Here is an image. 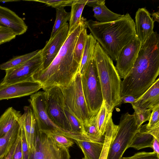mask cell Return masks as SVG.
Returning <instances> with one entry per match:
<instances>
[{"mask_svg": "<svg viewBox=\"0 0 159 159\" xmlns=\"http://www.w3.org/2000/svg\"><path fill=\"white\" fill-rule=\"evenodd\" d=\"M86 19L82 17L80 23L69 33L59 53L46 68L39 70L32 77L39 83L43 89L53 86H68L79 72L80 64L74 55V48L79 34L87 27Z\"/></svg>", "mask_w": 159, "mask_h": 159, "instance_id": "1", "label": "cell"}, {"mask_svg": "<svg viewBox=\"0 0 159 159\" xmlns=\"http://www.w3.org/2000/svg\"><path fill=\"white\" fill-rule=\"evenodd\" d=\"M87 26L112 60L116 61L124 47L137 36L135 23L128 13L117 20L108 22L89 20Z\"/></svg>", "mask_w": 159, "mask_h": 159, "instance_id": "2", "label": "cell"}, {"mask_svg": "<svg viewBox=\"0 0 159 159\" xmlns=\"http://www.w3.org/2000/svg\"><path fill=\"white\" fill-rule=\"evenodd\" d=\"M101 88L103 101L108 111L112 112L121 103V81L113 60L98 42L93 55Z\"/></svg>", "mask_w": 159, "mask_h": 159, "instance_id": "3", "label": "cell"}, {"mask_svg": "<svg viewBox=\"0 0 159 159\" xmlns=\"http://www.w3.org/2000/svg\"><path fill=\"white\" fill-rule=\"evenodd\" d=\"M84 96L92 117L96 116L101 107L103 99L97 69L93 58L81 74Z\"/></svg>", "mask_w": 159, "mask_h": 159, "instance_id": "4", "label": "cell"}, {"mask_svg": "<svg viewBox=\"0 0 159 159\" xmlns=\"http://www.w3.org/2000/svg\"><path fill=\"white\" fill-rule=\"evenodd\" d=\"M118 126L116 136L110 146L107 159H121L140 127L137 125L134 115L128 112L121 115Z\"/></svg>", "mask_w": 159, "mask_h": 159, "instance_id": "5", "label": "cell"}, {"mask_svg": "<svg viewBox=\"0 0 159 159\" xmlns=\"http://www.w3.org/2000/svg\"><path fill=\"white\" fill-rule=\"evenodd\" d=\"M60 88L66 106L83 123L88 120L92 116L83 94L80 72L68 86Z\"/></svg>", "mask_w": 159, "mask_h": 159, "instance_id": "6", "label": "cell"}, {"mask_svg": "<svg viewBox=\"0 0 159 159\" xmlns=\"http://www.w3.org/2000/svg\"><path fill=\"white\" fill-rule=\"evenodd\" d=\"M28 101L39 131L58 134L72 139L75 138L73 134L60 128L51 120L47 110L44 91H38L31 95Z\"/></svg>", "mask_w": 159, "mask_h": 159, "instance_id": "7", "label": "cell"}, {"mask_svg": "<svg viewBox=\"0 0 159 159\" xmlns=\"http://www.w3.org/2000/svg\"><path fill=\"white\" fill-rule=\"evenodd\" d=\"M69 149L60 145L45 133L39 131L36 125L34 147L29 151V159H70Z\"/></svg>", "mask_w": 159, "mask_h": 159, "instance_id": "8", "label": "cell"}, {"mask_svg": "<svg viewBox=\"0 0 159 159\" xmlns=\"http://www.w3.org/2000/svg\"><path fill=\"white\" fill-rule=\"evenodd\" d=\"M43 90L45 93L47 110L51 120L60 128L72 134L65 114L66 104L60 87L53 86Z\"/></svg>", "mask_w": 159, "mask_h": 159, "instance_id": "9", "label": "cell"}, {"mask_svg": "<svg viewBox=\"0 0 159 159\" xmlns=\"http://www.w3.org/2000/svg\"><path fill=\"white\" fill-rule=\"evenodd\" d=\"M45 59V56L42 49L35 56L22 64L5 70V75L0 84H9L31 78L42 69Z\"/></svg>", "mask_w": 159, "mask_h": 159, "instance_id": "10", "label": "cell"}, {"mask_svg": "<svg viewBox=\"0 0 159 159\" xmlns=\"http://www.w3.org/2000/svg\"><path fill=\"white\" fill-rule=\"evenodd\" d=\"M141 46L136 36L125 46L118 54L115 67L120 78L125 79L131 70Z\"/></svg>", "mask_w": 159, "mask_h": 159, "instance_id": "11", "label": "cell"}, {"mask_svg": "<svg viewBox=\"0 0 159 159\" xmlns=\"http://www.w3.org/2000/svg\"><path fill=\"white\" fill-rule=\"evenodd\" d=\"M42 88L41 85L32 77L9 84H0V101L31 95Z\"/></svg>", "mask_w": 159, "mask_h": 159, "instance_id": "12", "label": "cell"}, {"mask_svg": "<svg viewBox=\"0 0 159 159\" xmlns=\"http://www.w3.org/2000/svg\"><path fill=\"white\" fill-rule=\"evenodd\" d=\"M69 30V25L67 23L47 42L43 48L45 59L43 67L40 70L46 68L57 56L66 40Z\"/></svg>", "mask_w": 159, "mask_h": 159, "instance_id": "13", "label": "cell"}, {"mask_svg": "<svg viewBox=\"0 0 159 159\" xmlns=\"http://www.w3.org/2000/svg\"><path fill=\"white\" fill-rule=\"evenodd\" d=\"M145 8H139L136 13L135 27L137 37L142 45L154 32V21Z\"/></svg>", "mask_w": 159, "mask_h": 159, "instance_id": "14", "label": "cell"}, {"mask_svg": "<svg viewBox=\"0 0 159 159\" xmlns=\"http://www.w3.org/2000/svg\"><path fill=\"white\" fill-rule=\"evenodd\" d=\"M0 26L10 28L16 35L25 33L28 27L24 20L14 12L0 6Z\"/></svg>", "mask_w": 159, "mask_h": 159, "instance_id": "15", "label": "cell"}, {"mask_svg": "<svg viewBox=\"0 0 159 159\" xmlns=\"http://www.w3.org/2000/svg\"><path fill=\"white\" fill-rule=\"evenodd\" d=\"M24 112L19 120L25 132L29 151L34 147L35 140L36 121L30 106L24 108Z\"/></svg>", "mask_w": 159, "mask_h": 159, "instance_id": "16", "label": "cell"}, {"mask_svg": "<svg viewBox=\"0 0 159 159\" xmlns=\"http://www.w3.org/2000/svg\"><path fill=\"white\" fill-rule=\"evenodd\" d=\"M136 107L151 110L159 105V79L134 103Z\"/></svg>", "mask_w": 159, "mask_h": 159, "instance_id": "17", "label": "cell"}, {"mask_svg": "<svg viewBox=\"0 0 159 159\" xmlns=\"http://www.w3.org/2000/svg\"><path fill=\"white\" fill-rule=\"evenodd\" d=\"M21 131L19 120L4 136L0 138V158H4L9 152Z\"/></svg>", "mask_w": 159, "mask_h": 159, "instance_id": "18", "label": "cell"}, {"mask_svg": "<svg viewBox=\"0 0 159 159\" xmlns=\"http://www.w3.org/2000/svg\"><path fill=\"white\" fill-rule=\"evenodd\" d=\"M20 112L10 107L7 109L0 117V138L5 135L19 120Z\"/></svg>", "mask_w": 159, "mask_h": 159, "instance_id": "19", "label": "cell"}, {"mask_svg": "<svg viewBox=\"0 0 159 159\" xmlns=\"http://www.w3.org/2000/svg\"><path fill=\"white\" fill-rule=\"evenodd\" d=\"M76 141L84 154L83 159H99L104 141H96L88 140H78Z\"/></svg>", "mask_w": 159, "mask_h": 159, "instance_id": "20", "label": "cell"}, {"mask_svg": "<svg viewBox=\"0 0 159 159\" xmlns=\"http://www.w3.org/2000/svg\"><path fill=\"white\" fill-rule=\"evenodd\" d=\"M118 126L115 125L112 116L107 125L102 149L99 159H107L110 145L116 134Z\"/></svg>", "mask_w": 159, "mask_h": 159, "instance_id": "21", "label": "cell"}, {"mask_svg": "<svg viewBox=\"0 0 159 159\" xmlns=\"http://www.w3.org/2000/svg\"><path fill=\"white\" fill-rule=\"evenodd\" d=\"M97 41L90 33L88 35L80 63L79 72L82 74L90 61L93 58L95 47Z\"/></svg>", "mask_w": 159, "mask_h": 159, "instance_id": "22", "label": "cell"}, {"mask_svg": "<svg viewBox=\"0 0 159 159\" xmlns=\"http://www.w3.org/2000/svg\"><path fill=\"white\" fill-rule=\"evenodd\" d=\"M64 111L71 129V132L82 140H91L84 135L83 122L79 120L66 105Z\"/></svg>", "mask_w": 159, "mask_h": 159, "instance_id": "23", "label": "cell"}, {"mask_svg": "<svg viewBox=\"0 0 159 159\" xmlns=\"http://www.w3.org/2000/svg\"><path fill=\"white\" fill-rule=\"evenodd\" d=\"M87 0H73L71 6L68 34L71 33L80 22L82 11Z\"/></svg>", "mask_w": 159, "mask_h": 159, "instance_id": "24", "label": "cell"}, {"mask_svg": "<svg viewBox=\"0 0 159 159\" xmlns=\"http://www.w3.org/2000/svg\"><path fill=\"white\" fill-rule=\"evenodd\" d=\"M154 137L145 133L140 127L134 135L129 146L137 150L146 148H152Z\"/></svg>", "mask_w": 159, "mask_h": 159, "instance_id": "25", "label": "cell"}, {"mask_svg": "<svg viewBox=\"0 0 159 159\" xmlns=\"http://www.w3.org/2000/svg\"><path fill=\"white\" fill-rule=\"evenodd\" d=\"M94 17L98 22L102 23L114 21L123 16L115 13L109 9L105 4L93 7Z\"/></svg>", "mask_w": 159, "mask_h": 159, "instance_id": "26", "label": "cell"}, {"mask_svg": "<svg viewBox=\"0 0 159 159\" xmlns=\"http://www.w3.org/2000/svg\"><path fill=\"white\" fill-rule=\"evenodd\" d=\"M95 116L92 117L88 120L83 123L84 134L92 140L103 141L104 140L103 137L104 136H101L98 131Z\"/></svg>", "mask_w": 159, "mask_h": 159, "instance_id": "27", "label": "cell"}, {"mask_svg": "<svg viewBox=\"0 0 159 159\" xmlns=\"http://www.w3.org/2000/svg\"><path fill=\"white\" fill-rule=\"evenodd\" d=\"M112 112H109L103 101L99 111L95 116L96 122L100 135L104 136L108 120Z\"/></svg>", "mask_w": 159, "mask_h": 159, "instance_id": "28", "label": "cell"}, {"mask_svg": "<svg viewBox=\"0 0 159 159\" xmlns=\"http://www.w3.org/2000/svg\"><path fill=\"white\" fill-rule=\"evenodd\" d=\"M56 17L50 39L65 25L70 19V13L66 12L64 7L56 8Z\"/></svg>", "mask_w": 159, "mask_h": 159, "instance_id": "29", "label": "cell"}, {"mask_svg": "<svg viewBox=\"0 0 159 159\" xmlns=\"http://www.w3.org/2000/svg\"><path fill=\"white\" fill-rule=\"evenodd\" d=\"M39 50L15 57L8 61L0 64V70L5 71L18 66L33 57L39 52Z\"/></svg>", "mask_w": 159, "mask_h": 159, "instance_id": "30", "label": "cell"}, {"mask_svg": "<svg viewBox=\"0 0 159 159\" xmlns=\"http://www.w3.org/2000/svg\"><path fill=\"white\" fill-rule=\"evenodd\" d=\"M86 27L83 28L80 31L77 39L74 51L75 58L80 64L85 43L88 34Z\"/></svg>", "mask_w": 159, "mask_h": 159, "instance_id": "31", "label": "cell"}, {"mask_svg": "<svg viewBox=\"0 0 159 159\" xmlns=\"http://www.w3.org/2000/svg\"><path fill=\"white\" fill-rule=\"evenodd\" d=\"M132 106L134 111L133 114L135 117L138 127H140L144 122L149 120L152 110L141 109L133 105H132Z\"/></svg>", "mask_w": 159, "mask_h": 159, "instance_id": "32", "label": "cell"}, {"mask_svg": "<svg viewBox=\"0 0 159 159\" xmlns=\"http://www.w3.org/2000/svg\"><path fill=\"white\" fill-rule=\"evenodd\" d=\"M42 132L46 134L57 143L66 148L69 149L74 144L72 139L64 135L48 132Z\"/></svg>", "mask_w": 159, "mask_h": 159, "instance_id": "33", "label": "cell"}, {"mask_svg": "<svg viewBox=\"0 0 159 159\" xmlns=\"http://www.w3.org/2000/svg\"><path fill=\"white\" fill-rule=\"evenodd\" d=\"M16 36L10 28L0 26V44L9 42Z\"/></svg>", "mask_w": 159, "mask_h": 159, "instance_id": "34", "label": "cell"}, {"mask_svg": "<svg viewBox=\"0 0 159 159\" xmlns=\"http://www.w3.org/2000/svg\"><path fill=\"white\" fill-rule=\"evenodd\" d=\"M149 122L146 124V128L149 129L159 127V105L152 110Z\"/></svg>", "mask_w": 159, "mask_h": 159, "instance_id": "35", "label": "cell"}, {"mask_svg": "<svg viewBox=\"0 0 159 159\" xmlns=\"http://www.w3.org/2000/svg\"><path fill=\"white\" fill-rule=\"evenodd\" d=\"M33 1L44 3L48 6L56 8L59 7H64L67 6H71L73 0H40Z\"/></svg>", "mask_w": 159, "mask_h": 159, "instance_id": "36", "label": "cell"}, {"mask_svg": "<svg viewBox=\"0 0 159 159\" xmlns=\"http://www.w3.org/2000/svg\"><path fill=\"white\" fill-rule=\"evenodd\" d=\"M121 159H159V156L154 152H142L137 153L131 157H122Z\"/></svg>", "mask_w": 159, "mask_h": 159, "instance_id": "37", "label": "cell"}, {"mask_svg": "<svg viewBox=\"0 0 159 159\" xmlns=\"http://www.w3.org/2000/svg\"><path fill=\"white\" fill-rule=\"evenodd\" d=\"M20 126L21 148L23 155V159H29V151L25 131L21 125Z\"/></svg>", "mask_w": 159, "mask_h": 159, "instance_id": "38", "label": "cell"}, {"mask_svg": "<svg viewBox=\"0 0 159 159\" xmlns=\"http://www.w3.org/2000/svg\"><path fill=\"white\" fill-rule=\"evenodd\" d=\"M12 159H23L21 148V132Z\"/></svg>", "mask_w": 159, "mask_h": 159, "instance_id": "39", "label": "cell"}, {"mask_svg": "<svg viewBox=\"0 0 159 159\" xmlns=\"http://www.w3.org/2000/svg\"><path fill=\"white\" fill-rule=\"evenodd\" d=\"M140 127L146 133L152 135L159 141V127L152 129H148L146 128V124L141 125Z\"/></svg>", "mask_w": 159, "mask_h": 159, "instance_id": "40", "label": "cell"}, {"mask_svg": "<svg viewBox=\"0 0 159 159\" xmlns=\"http://www.w3.org/2000/svg\"><path fill=\"white\" fill-rule=\"evenodd\" d=\"M105 0H88L86 5L93 7L105 4Z\"/></svg>", "mask_w": 159, "mask_h": 159, "instance_id": "41", "label": "cell"}, {"mask_svg": "<svg viewBox=\"0 0 159 159\" xmlns=\"http://www.w3.org/2000/svg\"><path fill=\"white\" fill-rule=\"evenodd\" d=\"M131 96H127L121 97V103H130L134 102L137 99Z\"/></svg>", "mask_w": 159, "mask_h": 159, "instance_id": "42", "label": "cell"}, {"mask_svg": "<svg viewBox=\"0 0 159 159\" xmlns=\"http://www.w3.org/2000/svg\"><path fill=\"white\" fill-rule=\"evenodd\" d=\"M152 148L153 152H156L159 156V141L154 137Z\"/></svg>", "mask_w": 159, "mask_h": 159, "instance_id": "43", "label": "cell"}, {"mask_svg": "<svg viewBox=\"0 0 159 159\" xmlns=\"http://www.w3.org/2000/svg\"><path fill=\"white\" fill-rule=\"evenodd\" d=\"M20 133L7 155L3 159H12Z\"/></svg>", "mask_w": 159, "mask_h": 159, "instance_id": "44", "label": "cell"}, {"mask_svg": "<svg viewBox=\"0 0 159 159\" xmlns=\"http://www.w3.org/2000/svg\"><path fill=\"white\" fill-rule=\"evenodd\" d=\"M151 15L152 16V18L154 21H157L159 22V11L157 12H153Z\"/></svg>", "mask_w": 159, "mask_h": 159, "instance_id": "45", "label": "cell"}, {"mask_svg": "<svg viewBox=\"0 0 159 159\" xmlns=\"http://www.w3.org/2000/svg\"><path fill=\"white\" fill-rule=\"evenodd\" d=\"M4 158H0V159H3Z\"/></svg>", "mask_w": 159, "mask_h": 159, "instance_id": "46", "label": "cell"}]
</instances>
